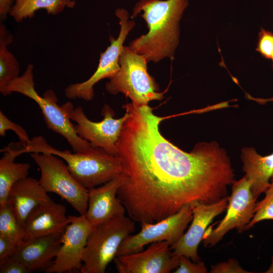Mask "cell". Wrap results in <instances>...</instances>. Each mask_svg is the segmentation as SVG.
<instances>
[{"label": "cell", "mask_w": 273, "mask_h": 273, "mask_svg": "<svg viewBox=\"0 0 273 273\" xmlns=\"http://www.w3.org/2000/svg\"><path fill=\"white\" fill-rule=\"evenodd\" d=\"M23 146V143L20 141L1 150L4 154L0 159V206L7 203L12 187L28 176L30 165L15 162V158L22 154Z\"/></svg>", "instance_id": "ffe728a7"}, {"label": "cell", "mask_w": 273, "mask_h": 273, "mask_svg": "<svg viewBox=\"0 0 273 273\" xmlns=\"http://www.w3.org/2000/svg\"><path fill=\"white\" fill-rule=\"evenodd\" d=\"M210 273H250L244 269L238 261L234 259H229L228 261L219 262L211 266Z\"/></svg>", "instance_id": "83f0119b"}, {"label": "cell", "mask_w": 273, "mask_h": 273, "mask_svg": "<svg viewBox=\"0 0 273 273\" xmlns=\"http://www.w3.org/2000/svg\"><path fill=\"white\" fill-rule=\"evenodd\" d=\"M62 107L69 119L76 123L75 129L80 138L88 141L91 147L100 148L116 156L117 143L123 124L129 116L127 111L121 118L115 119L113 109L105 105L101 111L103 120L94 122L88 119L81 106L74 108L72 104L68 102Z\"/></svg>", "instance_id": "ba28073f"}, {"label": "cell", "mask_w": 273, "mask_h": 273, "mask_svg": "<svg viewBox=\"0 0 273 273\" xmlns=\"http://www.w3.org/2000/svg\"><path fill=\"white\" fill-rule=\"evenodd\" d=\"M11 32L1 22L0 25V92L2 94L8 84L19 76L20 66L8 46L13 42Z\"/></svg>", "instance_id": "7402d4cb"}, {"label": "cell", "mask_w": 273, "mask_h": 273, "mask_svg": "<svg viewBox=\"0 0 273 273\" xmlns=\"http://www.w3.org/2000/svg\"><path fill=\"white\" fill-rule=\"evenodd\" d=\"M115 15L119 19L120 25L118 37L115 38L110 35V45L104 52L100 53L98 67L87 80L70 84L65 88L64 93L67 98L82 99L87 101L92 100L94 97V85L102 79H111L119 70V58L124 47L123 43L135 25V22L128 20V12L123 8L117 9Z\"/></svg>", "instance_id": "9c48e42d"}, {"label": "cell", "mask_w": 273, "mask_h": 273, "mask_svg": "<svg viewBox=\"0 0 273 273\" xmlns=\"http://www.w3.org/2000/svg\"><path fill=\"white\" fill-rule=\"evenodd\" d=\"M30 156L40 169L38 180L43 189L60 196L80 215H85L88 191L74 178L64 161L47 153H31Z\"/></svg>", "instance_id": "52a82bcc"}, {"label": "cell", "mask_w": 273, "mask_h": 273, "mask_svg": "<svg viewBox=\"0 0 273 273\" xmlns=\"http://www.w3.org/2000/svg\"><path fill=\"white\" fill-rule=\"evenodd\" d=\"M251 186L245 175L234 181L226 215L215 229L206 230L202 239L205 247H214L234 229L239 233L244 231L245 226L254 216L257 199L253 195Z\"/></svg>", "instance_id": "30bf717a"}, {"label": "cell", "mask_w": 273, "mask_h": 273, "mask_svg": "<svg viewBox=\"0 0 273 273\" xmlns=\"http://www.w3.org/2000/svg\"><path fill=\"white\" fill-rule=\"evenodd\" d=\"M0 236L17 245L24 240L25 231L8 203L0 206Z\"/></svg>", "instance_id": "603a6c76"}, {"label": "cell", "mask_w": 273, "mask_h": 273, "mask_svg": "<svg viewBox=\"0 0 273 273\" xmlns=\"http://www.w3.org/2000/svg\"><path fill=\"white\" fill-rule=\"evenodd\" d=\"M229 197L211 203H198L192 207L193 218L188 231L174 244L170 246L174 255H184L192 261H200L198 248L202 241L208 225L217 215L227 208Z\"/></svg>", "instance_id": "5bb4252c"}, {"label": "cell", "mask_w": 273, "mask_h": 273, "mask_svg": "<svg viewBox=\"0 0 273 273\" xmlns=\"http://www.w3.org/2000/svg\"><path fill=\"white\" fill-rule=\"evenodd\" d=\"M146 58L124 46L119 58L120 69L106 83V90L112 95L122 93L136 106L148 105L150 101L161 100L158 84L147 71Z\"/></svg>", "instance_id": "5b68a950"}, {"label": "cell", "mask_w": 273, "mask_h": 273, "mask_svg": "<svg viewBox=\"0 0 273 273\" xmlns=\"http://www.w3.org/2000/svg\"><path fill=\"white\" fill-rule=\"evenodd\" d=\"M273 101V97L270 99ZM242 170L251 183L253 195L258 198L264 193L273 175V153L266 156L258 154L253 148H244L241 150Z\"/></svg>", "instance_id": "d6986e66"}, {"label": "cell", "mask_w": 273, "mask_h": 273, "mask_svg": "<svg viewBox=\"0 0 273 273\" xmlns=\"http://www.w3.org/2000/svg\"><path fill=\"white\" fill-rule=\"evenodd\" d=\"M263 199L256 202L255 213L250 222L245 226L244 231L253 227L257 223L264 220H273V175L265 191Z\"/></svg>", "instance_id": "cb8c5ba5"}, {"label": "cell", "mask_w": 273, "mask_h": 273, "mask_svg": "<svg viewBox=\"0 0 273 273\" xmlns=\"http://www.w3.org/2000/svg\"><path fill=\"white\" fill-rule=\"evenodd\" d=\"M68 216L70 222L63 233L57 255L52 264L45 269L46 273L80 271L82 266L83 254L93 225L85 215Z\"/></svg>", "instance_id": "7c38bea8"}, {"label": "cell", "mask_w": 273, "mask_h": 273, "mask_svg": "<svg viewBox=\"0 0 273 273\" xmlns=\"http://www.w3.org/2000/svg\"><path fill=\"white\" fill-rule=\"evenodd\" d=\"M17 245L8 238L0 236V263L12 256Z\"/></svg>", "instance_id": "f546056e"}, {"label": "cell", "mask_w": 273, "mask_h": 273, "mask_svg": "<svg viewBox=\"0 0 273 273\" xmlns=\"http://www.w3.org/2000/svg\"><path fill=\"white\" fill-rule=\"evenodd\" d=\"M188 0H140L130 18L141 16L148 32L129 43L128 48L143 56L148 62L157 63L165 58L174 59L179 42V23Z\"/></svg>", "instance_id": "7a4b0ae2"}, {"label": "cell", "mask_w": 273, "mask_h": 273, "mask_svg": "<svg viewBox=\"0 0 273 273\" xmlns=\"http://www.w3.org/2000/svg\"><path fill=\"white\" fill-rule=\"evenodd\" d=\"M75 5L74 0H15L9 15L15 21L20 22L33 18L40 9H44L48 14L56 15L65 8L72 9Z\"/></svg>", "instance_id": "44dd1931"}, {"label": "cell", "mask_w": 273, "mask_h": 273, "mask_svg": "<svg viewBox=\"0 0 273 273\" xmlns=\"http://www.w3.org/2000/svg\"><path fill=\"white\" fill-rule=\"evenodd\" d=\"M23 152L47 153L62 158L74 178L87 190L104 184L122 173L118 157L100 148L91 147L84 152L72 153L69 150L61 151L53 147L39 135L25 144Z\"/></svg>", "instance_id": "3957f363"}, {"label": "cell", "mask_w": 273, "mask_h": 273, "mask_svg": "<svg viewBox=\"0 0 273 273\" xmlns=\"http://www.w3.org/2000/svg\"><path fill=\"white\" fill-rule=\"evenodd\" d=\"M8 130L14 131L17 135L20 142L28 144L30 139L27 131L20 125L10 120L2 111H0V135L4 137Z\"/></svg>", "instance_id": "d4e9b609"}, {"label": "cell", "mask_w": 273, "mask_h": 273, "mask_svg": "<svg viewBox=\"0 0 273 273\" xmlns=\"http://www.w3.org/2000/svg\"><path fill=\"white\" fill-rule=\"evenodd\" d=\"M192 218V207L186 205L160 221L141 224L142 229L138 233L131 234L123 241L116 257L142 251L145 245L156 242L165 241L171 246L184 235Z\"/></svg>", "instance_id": "8fae6325"}, {"label": "cell", "mask_w": 273, "mask_h": 273, "mask_svg": "<svg viewBox=\"0 0 273 273\" xmlns=\"http://www.w3.org/2000/svg\"><path fill=\"white\" fill-rule=\"evenodd\" d=\"M33 68L32 64H28L23 74L11 81L2 94L7 96L16 92L31 99L40 109L48 128L64 138L74 152H82L89 149L91 147L90 143L77 134L74 125L62 106L57 104L55 92L48 90L42 96L37 94L34 87Z\"/></svg>", "instance_id": "277c9868"}, {"label": "cell", "mask_w": 273, "mask_h": 273, "mask_svg": "<svg viewBox=\"0 0 273 273\" xmlns=\"http://www.w3.org/2000/svg\"><path fill=\"white\" fill-rule=\"evenodd\" d=\"M271 59H272V68H273V53H272L271 57Z\"/></svg>", "instance_id": "d6a6232c"}, {"label": "cell", "mask_w": 273, "mask_h": 273, "mask_svg": "<svg viewBox=\"0 0 273 273\" xmlns=\"http://www.w3.org/2000/svg\"><path fill=\"white\" fill-rule=\"evenodd\" d=\"M123 108L129 116L117 143L123 176L117 197L133 221L157 222L185 206L211 204L226 196L235 173L217 142L199 143L186 152L162 135L163 118L148 105Z\"/></svg>", "instance_id": "6da1fadb"}, {"label": "cell", "mask_w": 273, "mask_h": 273, "mask_svg": "<svg viewBox=\"0 0 273 273\" xmlns=\"http://www.w3.org/2000/svg\"><path fill=\"white\" fill-rule=\"evenodd\" d=\"M13 4L14 0H0L1 22L7 19Z\"/></svg>", "instance_id": "4dcf8cb0"}, {"label": "cell", "mask_w": 273, "mask_h": 273, "mask_svg": "<svg viewBox=\"0 0 273 273\" xmlns=\"http://www.w3.org/2000/svg\"><path fill=\"white\" fill-rule=\"evenodd\" d=\"M63 235L57 233L25 240L17 245L12 257L22 262L30 272L44 271L55 259Z\"/></svg>", "instance_id": "e0dca14e"}, {"label": "cell", "mask_w": 273, "mask_h": 273, "mask_svg": "<svg viewBox=\"0 0 273 273\" xmlns=\"http://www.w3.org/2000/svg\"><path fill=\"white\" fill-rule=\"evenodd\" d=\"M179 265L174 273H207L208 269L204 262L202 261L192 262L190 258L179 255Z\"/></svg>", "instance_id": "4316f807"}, {"label": "cell", "mask_w": 273, "mask_h": 273, "mask_svg": "<svg viewBox=\"0 0 273 273\" xmlns=\"http://www.w3.org/2000/svg\"><path fill=\"white\" fill-rule=\"evenodd\" d=\"M70 222L65 206L50 198L35 207L28 215L24 225V240L64 233Z\"/></svg>", "instance_id": "2e32d148"}, {"label": "cell", "mask_w": 273, "mask_h": 273, "mask_svg": "<svg viewBox=\"0 0 273 273\" xmlns=\"http://www.w3.org/2000/svg\"><path fill=\"white\" fill-rule=\"evenodd\" d=\"M27 267L12 257L0 263V273H29Z\"/></svg>", "instance_id": "f1b7e54d"}, {"label": "cell", "mask_w": 273, "mask_h": 273, "mask_svg": "<svg viewBox=\"0 0 273 273\" xmlns=\"http://www.w3.org/2000/svg\"><path fill=\"white\" fill-rule=\"evenodd\" d=\"M122 175L88 190V207L85 216L93 226L125 215L126 209L117 197Z\"/></svg>", "instance_id": "9a60e30c"}, {"label": "cell", "mask_w": 273, "mask_h": 273, "mask_svg": "<svg viewBox=\"0 0 273 273\" xmlns=\"http://www.w3.org/2000/svg\"><path fill=\"white\" fill-rule=\"evenodd\" d=\"M47 193L39 180L31 177L18 181L12 187L7 203L23 226L31 211L50 198Z\"/></svg>", "instance_id": "ac0fdd59"}, {"label": "cell", "mask_w": 273, "mask_h": 273, "mask_svg": "<svg viewBox=\"0 0 273 273\" xmlns=\"http://www.w3.org/2000/svg\"><path fill=\"white\" fill-rule=\"evenodd\" d=\"M265 273H273V255L271 259V264L268 268L265 271Z\"/></svg>", "instance_id": "1f68e13d"}, {"label": "cell", "mask_w": 273, "mask_h": 273, "mask_svg": "<svg viewBox=\"0 0 273 273\" xmlns=\"http://www.w3.org/2000/svg\"><path fill=\"white\" fill-rule=\"evenodd\" d=\"M256 50L263 57L270 59L273 53V33L261 28Z\"/></svg>", "instance_id": "484cf974"}, {"label": "cell", "mask_w": 273, "mask_h": 273, "mask_svg": "<svg viewBox=\"0 0 273 273\" xmlns=\"http://www.w3.org/2000/svg\"><path fill=\"white\" fill-rule=\"evenodd\" d=\"M167 241L150 244L144 251L116 256L114 262L119 273H169L179 265Z\"/></svg>", "instance_id": "4fadbf2b"}, {"label": "cell", "mask_w": 273, "mask_h": 273, "mask_svg": "<svg viewBox=\"0 0 273 273\" xmlns=\"http://www.w3.org/2000/svg\"><path fill=\"white\" fill-rule=\"evenodd\" d=\"M125 215L93 226L83 256L82 273H104L123 241L135 230V223Z\"/></svg>", "instance_id": "8992f818"}]
</instances>
